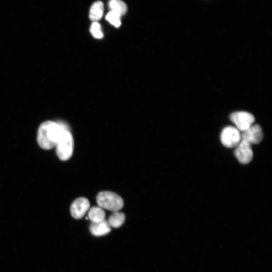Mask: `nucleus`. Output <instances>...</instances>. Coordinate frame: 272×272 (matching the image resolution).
Here are the masks:
<instances>
[{"mask_svg":"<svg viewBox=\"0 0 272 272\" xmlns=\"http://www.w3.org/2000/svg\"><path fill=\"white\" fill-rule=\"evenodd\" d=\"M65 130H69L66 124L62 122L47 120L42 122L37 132V142L44 150H50L55 147L56 143Z\"/></svg>","mask_w":272,"mask_h":272,"instance_id":"nucleus-1","label":"nucleus"},{"mask_svg":"<svg viewBox=\"0 0 272 272\" xmlns=\"http://www.w3.org/2000/svg\"><path fill=\"white\" fill-rule=\"evenodd\" d=\"M96 201L101 208L117 212L122 209L123 201L117 194L111 191H102L96 197Z\"/></svg>","mask_w":272,"mask_h":272,"instance_id":"nucleus-2","label":"nucleus"},{"mask_svg":"<svg viewBox=\"0 0 272 272\" xmlns=\"http://www.w3.org/2000/svg\"><path fill=\"white\" fill-rule=\"evenodd\" d=\"M55 147L56 154L61 160L66 161L71 157L74 149V139L69 130H64Z\"/></svg>","mask_w":272,"mask_h":272,"instance_id":"nucleus-3","label":"nucleus"},{"mask_svg":"<svg viewBox=\"0 0 272 272\" xmlns=\"http://www.w3.org/2000/svg\"><path fill=\"white\" fill-rule=\"evenodd\" d=\"M220 140L222 144L226 147H236L241 141L240 131L235 127L228 126L222 130Z\"/></svg>","mask_w":272,"mask_h":272,"instance_id":"nucleus-4","label":"nucleus"},{"mask_svg":"<svg viewBox=\"0 0 272 272\" xmlns=\"http://www.w3.org/2000/svg\"><path fill=\"white\" fill-rule=\"evenodd\" d=\"M230 119L235 124L236 128L241 131L248 128L255 121L254 116L246 111L233 112L230 114Z\"/></svg>","mask_w":272,"mask_h":272,"instance_id":"nucleus-5","label":"nucleus"},{"mask_svg":"<svg viewBox=\"0 0 272 272\" xmlns=\"http://www.w3.org/2000/svg\"><path fill=\"white\" fill-rule=\"evenodd\" d=\"M234 154L240 163L248 164L253 156L251 144L246 141L241 140L236 147Z\"/></svg>","mask_w":272,"mask_h":272,"instance_id":"nucleus-6","label":"nucleus"},{"mask_svg":"<svg viewBox=\"0 0 272 272\" xmlns=\"http://www.w3.org/2000/svg\"><path fill=\"white\" fill-rule=\"evenodd\" d=\"M241 140H244L250 144H257L262 140L263 134L261 127L258 124L251 125L240 133Z\"/></svg>","mask_w":272,"mask_h":272,"instance_id":"nucleus-7","label":"nucleus"},{"mask_svg":"<svg viewBox=\"0 0 272 272\" xmlns=\"http://www.w3.org/2000/svg\"><path fill=\"white\" fill-rule=\"evenodd\" d=\"M90 208V202L85 197H79L75 200L71 206L72 216L76 219L82 218Z\"/></svg>","mask_w":272,"mask_h":272,"instance_id":"nucleus-8","label":"nucleus"},{"mask_svg":"<svg viewBox=\"0 0 272 272\" xmlns=\"http://www.w3.org/2000/svg\"><path fill=\"white\" fill-rule=\"evenodd\" d=\"M90 230L93 235L100 236L108 234L111 229L108 222L104 219L98 222H92Z\"/></svg>","mask_w":272,"mask_h":272,"instance_id":"nucleus-9","label":"nucleus"},{"mask_svg":"<svg viewBox=\"0 0 272 272\" xmlns=\"http://www.w3.org/2000/svg\"><path fill=\"white\" fill-rule=\"evenodd\" d=\"M104 11L103 4L101 1L94 2L91 7L89 12V18L94 21L97 22L102 17Z\"/></svg>","mask_w":272,"mask_h":272,"instance_id":"nucleus-10","label":"nucleus"},{"mask_svg":"<svg viewBox=\"0 0 272 272\" xmlns=\"http://www.w3.org/2000/svg\"><path fill=\"white\" fill-rule=\"evenodd\" d=\"M110 11H113L120 16L125 14L127 11L126 5L121 0H110L108 3Z\"/></svg>","mask_w":272,"mask_h":272,"instance_id":"nucleus-11","label":"nucleus"},{"mask_svg":"<svg viewBox=\"0 0 272 272\" xmlns=\"http://www.w3.org/2000/svg\"><path fill=\"white\" fill-rule=\"evenodd\" d=\"M88 218L92 222H98L104 220L105 212L100 207H93L88 213Z\"/></svg>","mask_w":272,"mask_h":272,"instance_id":"nucleus-12","label":"nucleus"},{"mask_svg":"<svg viewBox=\"0 0 272 272\" xmlns=\"http://www.w3.org/2000/svg\"><path fill=\"white\" fill-rule=\"evenodd\" d=\"M125 220V216L123 213L114 212L109 218L107 221L109 226L113 228L120 227Z\"/></svg>","mask_w":272,"mask_h":272,"instance_id":"nucleus-13","label":"nucleus"},{"mask_svg":"<svg viewBox=\"0 0 272 272\" xmlns=\"http://www.w3.org/2000/svg\"><path fill=\"white\" fill-rule=\"evenodd\" d=\"M121 16L113 12L110 11L106 16V19L115 27H118L121 24Z\"/></svg>","mask_w":272,"mask_h":272,"instance_id":"nucleus-14","label":"nucleus"},{"mask_svg":"<svg viewBox=\"0 0 272 272\" xmlns=\"http://www.w3.org/2000/svg\"><path fill=\"white\" fill-rule=\"evenodd\" d=\"M90 31L92 35L96 38H101L103 33L101 31V26L97 22H94L91 27Z\"/></svg>","mask_w":272,"mask_h":272,"instance_id":"nucleus-15","label":"nucleus"}]
</instances>
